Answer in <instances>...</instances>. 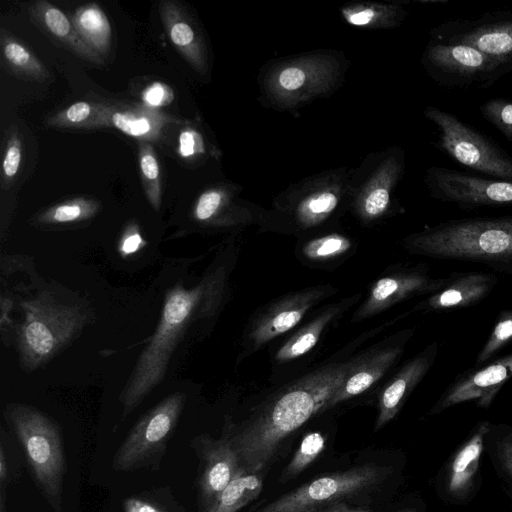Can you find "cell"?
I'll use <instances>...</instances> for the list:
<instances>
[{
    "mask_svg": "<svg viewBox=\"0 0 512 512\" xmlns=\"http://www.w3.org/2000/svg\"><path fill=\"white\" fill-rule=\"evenodd\" d=\"M359 358L328 365L278 391L239 425L226 423L223 432L233 444L241 466L263 472L283 441L326 406Z\"/></svg>",
    "mask_w": 512,
    "mask_h": 512,
    "instance_id": "6da1fadb",
    "label": "cell"
},
{
    "mask_svg": "<svg viewBox=\"0 0 512 512\" xmlns=\"http://www.w3.org/2000/svg\"><path fill=\"white\" fill-rule=\"evenodd\" d=\"M222 286V275L215 272L193 288L177 283L167 291L157 328L120 393L123 418L162 381L175 349L192 326L215 312Z\"/></svg>",
    "mask_w": 512,
    "mask_h": 512,
    "instance_id": "7a4b0ae2",
    "label": "cell"
},
{
    "mask_svg": "<svg viewBox=\"0 0 512 512\" xmlns=\"http://www.w3.org/2000/svg\"><path fill=\"white\" fill-rule=\"evenodd\" d=\"M412 251L512 268V216L449 220L410 238Z\"/></svg>",
    "mask_w": 512,
    "mask_h": 512,
    "instance_id": "3957f363",
    "label": "cell"
},
{
    "mask_svg": "<svg viewBox=\"0 0 512 512\" xmlns=\"http://www.w3.org/2000/svg\"><path fill=\"white\" fill-rule=\"evenodd\" d=\"M4 418L22 448L35 485L53 512H62L67 464L59 425L44 412L21 403L8 404Z\"/></svg>",
    "mask_w": 512,
    "mask_h": 512,
    "instance_id": "277c9868",
    "label": "cell"
},
{
    "mask_svg": "<svg viewBox=\"0 0 512 512\" xmlns=\"http://www.w3.org/2000/svg\"><path fill=\"white\" fill-rule=\"evenodd\" d=\"M24 320L17 344L21 364L34 370L65 347L88 320L79 306L57 302L47 293L21 303Z\"/></svg>",
    "mask_w": 512,
    "mask_h": 512,
    "instance_id": "5b68a950",
    "label": "cell"
},
{
    "mask_svg": "<svg viewBox=\"0 0 512 512\" xmlns=\"http://www.w3.org/2000/svg\"><path fill=\"white\" fill-rule=\"evenodd\" d=\"M186 403V394L172 393L149 409L127 433L112 459L117 472L157 471Z\"/></svg>",
    "mask_w": 512,
    "mask_h": 512,
    "instance_id": "8992f818",
    "label": "cell"
},
{
    "mask_svg": "<svg viewBox=\"0 0 512 512\" xmlns=\"http://www.w3.org/2000/svg\"><path fill=\"white\" fill-rule=\"evenodd\" d=\"M387 466L364 464L323 475L269 502L255 512H313L369 494L390 476Z\"/></svg>",
    "mask_w": 512,
    "mask_h": 512,
    "instance_id": "52a82bcc",
    "label": "cell"
},
{
    "mask_svg": "<svg viewBox=\"0 0 512 512\" xmlns=\"http://www.w3.org/2000/svg\"><path fill=\"white\" fill-rule=\"evenodd\" d=\"M426 117L439 130L435 145L459 164L496 179L512 180V157L454 114L428 107Z\"/></svg>",
    "mask_w": 512,
    "mask_h": 512,
    "instance_id": "ba28073f",
    "label": "cell"
},
{
    "mask_svg": "<svg viewBox=\"0 0 512 512\" xmlns=\"http://www.w3.org/2000/svg\"><path fill=\"white\" fill-rule=\"evenodd\" d=\"M433 41L462 44L490 58L500 77L512 72V10H497L476 18L444 21L432 30Z\"/></svg>",
    "mask_w": 512,
    "mask_h": 512,
    "instance_id": "9c48e42d",
    "label": "cell"
},
{
    "mask_svg": "<svg viewBox=\"0 0 512 512\" xmlns=\"http://www.w3.org/2000/svg\"><path fill=\"white\" fill-rule=\"evenodd\" d=\"M430 76L447 88H490L500 74L495 63L480 51L462 44L433 41L424 54Z\"/></svg>",
    "mask_w": 512,
    "mask_h": 512,
    "instance_id": "30bf717a",
    "label": "cell"
},
{
    "mask_svg": "<svg viewBox=\"0 0 512 512\" xmlns=\"http://www.w3.org/2000/svg\"><path fill=\"white\" fill-rule=\"evenodd\" d=\"M426 183L434 198L462 209L512 206V180L432 167L427 171Z\"/></svg>",
    "mask_w": 512,
    "mask_h": 512,
    "instance_id": "8fae6325",
    "label": "cell"
},
{
    "mask_svg": "<svg viewBox=\"0 0 512 512\" xmlns=\"http://www.w3.org/2000/svg\"><path fill=\"white\" fill-rule=\"evenodd\" d=\"M191 447L198 459L195 482L198 510L209 512L222 491L243 467L224 432L219 438L208 434L197 435L191 440Z\"/></svg>",
    "mask_w": 512,
    "mask_h": 512,
    "instance_id": "7c38bea8",
    "label": "cell"
},
{
    "mask_svg": "<svg viewBox=\"0 0 512 512\" xmlns=\"http://www.w3.org/2000/svg\"><path fill=\"white\" fill-rule=\"evenodd\" d=\"M512 377V353L460 375L443 393L433 411L440 412L469 400L487 408L502 385Z\"/></svg>",
    "mask_w": 512,
    "mask_h": 512,
    "instance_id": "4fadbf2b",
    "label": "cell"
},
{
    "mask_svg": "<svg viewBox=\"0 0 512 512\" xmlns=\"http://www.w3.org/2000/svg\"><path fill=\"white\" fill-rule=\"evenodd\" d=\"M438 347L435 343L409 360L382 391L379 398V413L375 431L381 429L399 412L406 398L423 379L436 358Z\"/></svg>",
    "mask_w": 512,
    "mask_h": 512,
    "instance_id": "5bb4252c",
    "label": "cell"
},
{
    "mask_svg": "<svg viewBox=\"0 0 512 512\" xmlns=\"http://www.w3.org/2000/svg\"><path fill=\"white\" fill-rule=\"evenodd\" d=\"M28 12L31 21L61 46L88 62L103 63V58L84 42L71 19L58 7L39 0L29 6Z\"/></svg>",
    "mask_w": 512,
    "mask_h": 512,
    "instance_id": "9a60e30c",
    "label": "cell"
},
{
    "mask_svg": "<svg viewBox=\"0 0 512 512\" xmlns=\"http://www.w3.org/2000/svg\"><path fill=\"white\" fill-rule=\"evenodd\" d=\"M103 115L108 127H114L144 142L159 140L169 124L179 122L145 105L127 106L104 103Z\"/></svg>",
    "mask_w": 512,
    "mask_h": 512,
    "instance_id": "2e32d148",
    "label": "cell"
},
{
    "mask_svg": "<svg viewBox=\"0 0 512 512\" xmlns=\"http://www.w3.org/2000/svg\"><path fill=\"white\" fill-rule=\"evenodd\" d=\"M497 283L491 273L468 272L450 276L448 282L424 303L432 311H451L471 306L486 297Z\"/></svg>",
    "mask_w": 512,
    "mask_h": 512,
    "instance_id": "e0dca14e",
    "label": "cell"
},
{
    "mask_svg": "<svg viewBox=\"0 0 512 512\" xmlns=\"http://www.w3.org/2000/svg\"><path fill=\"white\" fill-rule=\"evenodd\" d=\"M159 12L165 32L176 50L195 70L203 72V41L188 11L177 1L163 0L159 3Z\"/></svg>",
    "mask_w": 512,
    "mask_h": 512,
    "instance_id": "ac0fdd59",
    "label": "cell"
},
{
    "mask_svg": "<svg viewBox=\"0 0 512 512\" xmlns=\"http://www.w3.org/2000/svg\"><path fill=\"white\" fill-rule=\"evenodd\" d=\"M324 293L323 290L311 289L297 293L271 307L256 322L251 331L250 339L254 347H258L296 326Z\"/></svg>",
    "mask_w": 512,
    "mask_h": 512,
    "instance_id": "d6986e66",
    "label": "cell"
},
{
    "mask_svg": "<svg viewBox=\"0 0 512 512\" xmlns=\"http://www.w3.org/2000/svg\"><path fill=\"white\" fill-rule=\"evenodd\" d=\"M449 277L431 279L423 273H408L403 275L383 277L373 286L367 302L361 307V317L386 308L397 301L411 295L422 293H435L449 280Z\"/></svg>",
    "mask_w": 512,
    "mask_h": 512,
    "instance_id": "ffe728a7",
    "label": "cell"
},
{
    "mask_svg": "<svg viewBox=\"0 0 512 512\" xmlns=\"http://www.w3.org/2000/svg\"><path fill=\"white\" fill-rule=\"evenodd\" d=\"M402 349L401 346L387 347L370 356L359 358L357 364L329 400L326 410L370 388L400 357Z\"/></svg>",
    "mask_w": 512,
    "mask_h": 512,
    "instance_id": "44dd1931",
    "label": "cell"
},
{
    "mask_svg": "<svg viewBox=\"0 0 512 512\" xmlns=\"http://www.w3.org/2000/svg\"><path fill=\"white\" fill-rule=\"evenodd\" d=\"M488 432L489 423H481L475 434L454 457L448 483V489L451 494L462 496L470 489L479 466L484 438Z\"/></svg>",
    "mask_w": 512,
    "mask_h": 512,
    "instance_id": "7402d4cb",
    "label": "cell"
},
{
    "mask_svg": "<svg viewBox=\"0 0 512 512\" xmlns=\"http://www.w3.org/2000/svg\"><path fill=\"white\" fill-rule=\"evenodd\" d=\"M70 19L84 42L103 58L111 47L112 29L102 8L96 3L82 5Z\"/></svg>",
    "mask_w": 512,
    "mask_h": 512,
    "instance_id": "603a6c76",
    "label": "cell"
},
{
    "mask_svg": "<svg viewBox=\"0 0 512 512\" xmlns=\"http://www.w3.org/2000/svg\"><path fill=\"white\" fill-rule=\"evenodd\" d=\"M0 43L2 60L13 74L32 81H44L49 77L44 64L21 40L2 30Z\"/></svg>",
    "mask_w": 512,
    "mask_h": 512,
    "instance_id": "cb8c5ba5",
    "label": "cell"
},
{
    "mask_svg": "<svg viewBox=\"0 0 512 512\" xmlns=\"http://www.w3.org/2000/svg\"><path fill=\"white\" fill-rule=\"evenodd\" d=\"M262 472L242 468L222 491L209 512H239L262 492Z\"/></svg>",
    "mask_w": 512,
    "mask_h": 512,
    "instance_id": "d4e9b609",
    "label": "cell"
},
{
    "mask_svg": "<svg viewBox=\"0 0 512 512\" xmlns=\"http://www.w3.org/2000/svg\"><path fill=\"white\" fill-rule=\"evenodd\" d=\"M104 103L75 102L53 114L46 124L56 128L97 129L108 127L103 115Z\"/></svg>",
    "mask_w": 512,
    "mask_h": 512,
    "instance_id": "484cf974",
    "label": "cell"
},
{
    "mask_svg": "<svg viewBox=\"0 0 512 512\" xmlns=\"http://www.w3.org/2000/svg\"><path fill=\"white\" fill-rule=\"evenodd\" d=\"M339 306H332L317 318L302 328L298 333L289 339L277 352L276 359L288 361L298 358L310 351L318 342L326 325L340 311Z\"/></svg>",
    "mask_w": 512,
    "mask_h": 512,
    "instance_id": "4316f807",
    "label": "cell"
},
{
    "mask_svg": "<svg viewBox=\"0 0 512 512\" xmlns=\"http://www.w3.org/2000/svg\"><path fill=\"white\" fill-rule=\"evenodd\" d=\"M99 209L95 199L77 197L49 207L37 216V221L48 225L79 222L90 219Z\"/></svg>",
    "mask_w": 512,
    "mask_h": 512,
    "instance_id": "83f0119b",
    "label": "cell"
},
{
    "mask_svg": "<svg viewBox=\"0 0 512 512\" xmlns=\"http://www.w3.org/2000/svg\"><path fill=\"white\" fill-rule=\"evenodd\" d=\"M123 512H185L169 487H155L123 501Z\"/></svg>",
    "mask_w": 512,
    "mask_h": 512,
    "instance_id": "f1b7e54d",
    "label": "cell"
},
{
    "mask_svg": "<svg viewBox=\"0 0 512 512\" xmlns=\"http://www.w3.org/2000/svg\"><path fill=\"white\" fill-rule=\"evenodd\" d=\"M325 436L317 431L306 434L295 451L294 455L282 470L279 477L281 483H287L299 476L324 451Z\"/></svg>",
    "mask_w": 512,
    "mask_h": 512,
    "instance_id": "f546056e",
    "label": "cell"
},
{
    "mask_svg": "<svg viewBox=\"0 0 512 512\" xmlns=\"http://www.w3.org/2000/svg\"><path fill=\"white\" fill-rule=\"evenodd\" d=\"M138 158L145 195L152 208L158 211L161 206V173L153 146L141 142L138 147Z\"/></svg>",
    "mask_w": 512,
    "mask_h": 512,
    "instance_id": "4dcf8cb0",
    "label": "cell"
},
{
    "mask_svg": "<svg viewBox=\"0 0 512 512\" xmlns=\"http://www.w3.org/2000/svg\"><path fill=\"white\" fill-rule=\"evenodd\" d=\"M511 340L512 310H507L499 315L490 336L477 355L475 366L479 367L484 364Z\"/></svg>",
    "mask_w": 512,
    "mask_h": 512,
    "instance_id": "1f68e13d",
    "label": "cell"
},
{
    "mask_svg": "<svg viewBox=\"0 0 512 512\" xmlns=\"http://www.w3.org/2000/svg\"><path fill=\"white\" fill-rule=\"evenodd\" d=\"M483 118L512 143V101L494 98L480 106Z\"/></svg>",
    "mask_w": 512,
    "mask_h": 512,
    "instance_id": "d6a6232c",
    "label": "cell"
},
{
    "mask_svg": "<svg viewBox=\"0 0 512 512\" xmlns=\"http://www.w3.org/2000/svg\"><path fill=\"white\" fill-rule=\"evenodd\" d=\"M22 141L16 129L7 134L1 166L2 187L8 189L17 175L22 161Z\"/></svg>",
    "mask_w": 512,
    "mask_h": 512,
    "instance_id": "836d02e7",
    "label": "cell"
},
{
    "mask_svg": "<svg viewBox=\"0 0 512 512\" xmlns=\"http://www.w3.org/2000/svg\"><path fill=\"white\" fill-rule=\"evenodd\" d=\"M350 242L339 235L324 236L307 243L303 248L304 255L312 260H324L346 252Z\"/></svg>",
    "mask_w": 512,
    "mask_h": 512,
    "instance_id": "e575fe53",
    "label": "cell"
},
{
    "mask_svg": "<svg viewBox=\"0 0 512 512\" xmlns=\"http://www.w3.org/2000/svg\"><path fill=\"white\" fill-rule=\"evenodd\" d=\"M12 444L6 436L5 431H1L0 439V484L9 487L20 475V462L12 449Z\"/></svg>",
    "mask_w": 512,
    "mask_h": 512,
    "instance_id": "d590c367",
    "label": "cell"
},
{
    "mask_svg": "<svg viewBox=\"0 0 512 512\" xmlns=\"http://www.w3.org/2000/svg\"><path fill=\"white\" fill-rule=\"evenodd\" d=\"M222 201L223 195L220 191L209 190L204 192L195 204L194 218L200 222L210 220L219 210Z\"/></svg>",
    "mask_w": 512,
    "mask_h": 512,
    "instance_id": "8d00e7d4",
    "label": "cell"
},
{
    "mask_svg": "<svg viewBox=\"0 0 512 512\" xmlns=\"http://www.w3.org/2000/svg\"><path fill=\"white\" fill-rule=\"evenodd\" d=\"M145 106L155 108L169 104L174 99L171 87L162 82H153L141 94Z\"/></svg>",
    "mask_w": 512,
    "mask_h": 512,
    "instance_id": "74e56055",
    "label": "cell"
},
{
    "mask_svg": "<svg viewBox=\"0 0 512 512\" xmlns=\"http://www.w3.org/2000/svg\"><path fill=\"white\" fill-rule=\"evenodd\" d=\"M145 245L146 241L143 239L138 226L131 224L126 228L119 241V252L126 257L136 253Z\"/></svg>",
    "mask_w": 512,
    "mask_h": 512,
    "instance_id": "f35d334b",
    "label": "cell"
},
{
    "mask_svg": "<svg viewBox=\"0 0 512 512\" xmlns=\"http://www.w3.org/2000/svg\"><path fill=\"white\" fill-rule=\"evenodd\" d=\"M202 151L200 135L193 129L186 128L179 135L178 153L183 158H191Z\"/></svg>",
    "mask_w": 512,
    "mask_h": 512,
    "instance_id": "ab89813d",
    "label": "cell"
},
{
    "mask_svg": "<svg viewBox=\"0 0 512 512\" xmlns=\"http://www.w3.org/2000/svg\"><path fill=\"white\" fill-rule=\"evenodd\" d=\"M337 204L333 193L325 192L311 198L305 205V211L310 215H323L331 212Z\"/></svg>",
    "mask_w": 512,
    "mask_h": 512,
    "instance_id": "60d3db41",
    "label": "cell"
},
{
    "mask_svg": "<svg viewBox=\"0 0 512 512\" xmlns=\"http://www.w3.org/2000/svg\"><path fill=\"white\" fill-rule=\"evenodd\" d=\"M390 200L386 188H377L370 192L364 204L365 212L370 216H377L386 210Z\"/></svg>",
    "mask_w": 512,
    "mask_h": 512,
    "instance_id": "b9f144b4",
    "label": "cell"
},
{
    "mask_svg": "<svg viewBox=\"0 0 512 512\" xmlns=\"http://www.w3.org/2000/svg\"><path fill=\"white\" fill-rule=\"evenodd\" d=\"M305 73L298 67H287L281 71L278 82L282 88L288 91L300 88L305 82Z\"/></svg>",
    "mask_w": 512,
    "mask_h": 512,
    "instance_id": "7bdbcfd3",
    "label": "cell"
},
{
    "mask_svg": "<svg viewBox=\"0 0 512 512\" xmlns=\"http://www.w3.org/2000/svg\"><path fill=\"white\" fill-rule=\"evenodd\" d=\"M498 452L503 467L512 476V435L506 436L499 442Z\"/></svg>",
    "mask_w": 512,
    "mask_h": 512,
    "instance_id": "ee69618b",
    "label": "cell"
},
{
    "mask_svg": "<svg viewBox=\"0 0 512 512\" xmlns=\"http://www.w3.org/2000/svg\"><path fill=\"white\" fill-rule=\"evenodd\" d=\"M313 512H373L369 508L359 507V506H351L347 502H339L335 503Z\"/></svg>",
    "mask_w": 512,
    "mask_h": 512,
    "instance_id": "f6af8a7d",
    "label": "cell"
},
{
    "mask_svg": "<svg viewBox=\"0 0 512 512\" xmlns=\"http://www.w3.org/2000/svg\"><path fill=\"white\" fill-rule=\"evenodd\" d=\"M374 17V11L370 8L355 12L347 17L352 25L362 26L368 24Z\"/></svg>",
    "mask_w": 512,
    "mask_h": 512,
    "instance_id": "bcb514c9",
    "label": "cell"
},
{
    "mask_svg": "<svg viewBox=\"0 0 512 512\" xmlns=\"http://www.w3.org/2000/svg\"><path fill=\"white\" fill-rule=\"evenodd\" d=\"M7 489V486L0 484V512H8Z\"/></svg>",
    "mask_w": 512,
    "mask_h": 512,
    "instance_id": "7dc6e473",
    "label": "cell"
},
{
    "mask_svg": "<svg viewBox=\"0 0 512 512\" xmlns=\"http://www.w3.org/2000/svg\"><path fill=\"white\" fill-rule=\"evenodd\" d=\"M405 512H414V511H412V510H409V511H405Z\"/></svg>",
    "mask_w": 512,
    "mask_h": 512,
    "instance_id": "c3c4849f",
    "label": "cell"
}]
</instances>
